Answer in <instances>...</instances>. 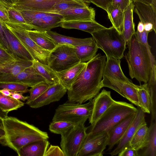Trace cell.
<instances>
[{
	"label": "cell",
	"instance_id": "cell-19",
	"mask_svg": "<svg viewBox=\"0 0 156 156\" xmlns=\"http://www.w3.org/2000/svg\"><path fill=\"white\" fill-rule=\"evenodd\" d=\"M134 11L140 22L144 25L151 24L153 25L154 31L156 33V7L138 1L133 2Z\"/></svg>",
	"mask_w": 156,
	"mask_h": 156
},
{
	"label": "cell",
	"instance_id": "cell-46",
	"mask_svg": "<svg viewBox=\"0 0 156 156\" xmlns=\"http://www.w3.org/2000/svg\"><path fill=\"white\" fill-rule=\"evenodd\" d=\"M97 6L105 10L106 12L112 5V0H87Z\"/></svg>",
	"mask_w": 156,
	"mask_h": 156
},
{
	"label": "cell",
	"instance_id": "cell-47",
	"mask_svg": "<svg viewBox=\"0 0 156 156\" xmlns=\"http://www.w3.org/2000/svg\"><path fill=\"white\" fill-rule=\"evenodd\" d=\"M136 1V0H112V5L117 6L124 12L131 3Z\"/></svg>",
	"mask_w": 156,
	"mask_h": 156
},
{
	"label": "cell",
	"instance_id": "cell-28",
	"mask_svg": "<svg viewBox=\"0 0 156 156\" xmlns=\"http://www.w3.org/2000/svg\"><path fill=\"white\" fill-rule=\"evenodd\" d=\"M30 38L39 46L43 49L51 51L57 44L45 31H40L35 30H27Z\"/></svg>",
	"mask_w": 156,
	"mask_h": 156
},
{
	"label": "cell",
	"instance_id": "cell-42",
	"mask_svg": "<svg viewBox=\"0 0 156 156\" xmlns=\"http://www.w3.org/2000/svg\"><path fill=\"white\" fill-rule=\"evenodd\" d=\"M16 59L3 46H0V69L12 64Z\"/></svg>",
	"mask_w": 156,
	"mask_h": 156
},
{
	"label": "cell",
	"instance_id": "cell-22",
	"mask_svg": "<svg viewBox=\"0 0 156 156\" xmlns=\"http://www.w3.org/2000/svg\"><path fill=\"white\" fill-rule=\"evenodd\" d=\"M86 64V62H80L65 70L56 72L59 82L67 90L70 89Z\"/></svg>",
	"mask_w": 156,
	"mask_h": 156
},
{
	"label": "cell",
	"instance_id": "cell-12",
	"mask_svg": "<svg viewBox=\"0 0 156 156\" xmlns=\"http://www.w3.org/2000/svg\"><path fill=\"white\" fill-rule=\"evenodd\" d=\"M67 91V89L59 82L51 84L40 96L27 105L33 108L41 107L60 100Z\"/></svg>",
	"mask_w": 156,
	"mask_h": 156
},
{
	"label": "cell",
	"instance_id": "cell-18",
	"mask_svg": "<svg viewBox=\"0 0 156 156\" xmlns=\"http://www.w3.org/2000/svg\"><path fill=\"white\" fill-rule=\"evenodd\" d=\"M2 23L9 52L16 59L33 61L34 59L29 52L4 24Z\"/></svg>",
	"mask_w": 156,
	"mask_h": 156
},
{
	"label": "cell",
	"instance_id": "cell-10",
	"mask_svg": "<svg viewBox=\"0 0 156 156\" xmlns=\"http://www.w3.org/2000/svg\"><path fill=\"white\" fill-rule=\"evenodd\" d=\"M101 84V88L105 87L114 90L132 104L141 108L137 92V85L104 75Z\"/></svg>",
	"mask_w": 156,
	"mask_h": 156
},
{
	"label": "cell",
	"instance_id": "cell-36",
	"mask_svg": "<svg viewBox=\"0 0 156 156\" xmlns=\"http://www.w3.org/2000/svg\"><path fill=\"white\" fill-rule=\"evenodd\" d=\"M137 92L141 109L145 113L151 112V99L147 83L137 85Z\"/></svg>",
	"mask_w": 156,
	"mask_h": 156
},
{
	"label": "cell",
	"instance_id": "cell-15",
	"mask_svg": "<svg viewBox=\"0 0 156 156\" xmlns=\"http://www.w3.org/2000/svg\"><path fill=\"white\" fill-rule=\"evenodd\" d=\"M92 113L89 119V123H94L115 101L112 98L111 91L103 89L93 99Z\"/></svg>",
	"mask_w": 156,
	"mask_h": 156
},
{
	"label": "cell",
	"instance_id": "cell-56",
	"mask_svg": "<svg viewBox=\"0 0 156 156\" xmlns=\"http://www.w3.org/2000/svg\"><path fill=\"white\" fill-rule=\"evenodd\" d=\"M8 113L3 111L0 108V118L3 119L6 118L8 116Z\"/></svg>",
	"mask_w": 156,
	"mask_h": 156
},
{
	"label": "cell",
	"instance_id": "cell-3",
	"mask_svg": "<svg viewBox=\"0 0 156 156\" xmlns=\"http://www.w3.org/2000/svg\"><path fill=\"white\" fill-rule=\"evenodd\" d=\"M127 45L128 51L125 57L131 78H135L140 83H147L152 63L156 62L154 56L144 45L138 41L135 33Z\"/></svg>",
	"mask_w": 156,
	"mask_h": 156
},
{
	"label": "cell",
	"instance_id": "cell-33",
	"mask_svg": "<svg viewBox=\"0 0 156 156\" xmlns=\"http://www.w3.org/2000/svg\"><path fill=\"white\" fill-rule=\"evenodd\" d=\"M33 61L17 59L12 64L0 69V73L15 75L32 66Z\"/></svg>",
	"mask_w": 156,
	"mask_h": 156
},
{
	"label": "cell",
	"instance_id": "cell-1",
	"mask_svg": "<svg viewBox=\"0 0 156 156\" xmlns=\"http://www.w3.org/2000/svg\"><path fill=\"white\" fill-rule=\"evenodd\" d=\"M106 57L98 53L86 62L71 87L67 90L68 100L82 104L99 93Z\"/></svg>",
	"mask_w": 156,
	"mask_h": 156
},
{
	"label": "cell",
	"instance_id": "cell-58",
	"mask_svg": "<svg viewBox=\"0 0 156 156\" xmlns=\"http://www.w3.org/2000/svg\"><path fill=\"white\" fill-rule=\"evenodd\" d=\"M0 128L4 129L3 119L0 118Z\"/></svg>",
	"mask_w": 156,
	"mask_h": 156
},
{
	"label": "cell",
	"instance_id": "cell-38",
	"mask_svg": "<svg viewBox=\"0 0 156 156\" xmlns=\"http://www.w3.org/2000/svg\"><path fill=\"white\" fill-rule=\"evenodd\" d=\"M24 104L21 101L14 99L11 96L4 95L0 92V108L3 111L9 113L18 109Z\"/></svg>",
	"mask_w": 156,
	"mask_h": 156
},
{
	"label": "cell",
	"instance_id": "cell-7",
	"mask_svg": "<svg viewBox=\"0 0 156 156\" xmlns=\"http://www.w3.org/2000/svg\"><path fill=\"white\" fill-rule=\"evenodd\" d=\"M74 47L58 44L51 51L48 58V65L56 72L65 70L80 62Z\"/></svg>",
	"mask_w": 156,
	"mask_h": 156
},
{
	"label": "cell",
	"instance_id": "cell-34",
	"mask_svg": "<svg viewBox=\"0 0 156 156\" xmlns=\"http://www.w3.org/2000/svg\"><path fill=\"white\" fill-rule=\"evenodd\" d=\"M107 12L112 26L122 34L124 18V12L117 6L112 5Z\"/></svg>",
	"mask_w": 156,
	"mask_h": 156
},
{
	"label": "cell",
	"instance_id": "cell-41",
	"mask_svg": "<svg viewBox=\"0 0 156 156\" xmlns=\"http://www.w3.org/2000/svg\"><path fill=\"white\" fill-rule=\"evenodd\" d=\"M20 11L22 14L26 23L29 25L34 20L52 13L34 10Z\"/></svg>",
	"mask_w": 156,
	"mask_h": 156
},
{
	"label": "cell",
	"instance_id": "cell-52",
	"mask_svg": "<svg viewBox=\"0 0 156 156\" xmlns=\"http://www.w3.org/2000/svg\"><path fill=\"white\" fill-rule=\"evenodd\" d=\"M18 0H0V3L7 8L12 7Z\"/></svg>",
	"mask_w": 156,
	"mask_h": 156
},
{
	"label": "cell",
	"instance_id": "cell-20",
	"mask_svg": "<svg viewBox=\"0 0 156 156\" xmlns=\"http://www.w3.org/2000/svg\"><path fill=\"white\" fill-rule=\"evenodd\" d=\"M58 14L63 16L64 21L95 20V11L89 6L62 11Z\"/></svg>",
	"mask_w": 156,
	"mask_h": 156
},
{
	"label": "cell",
	"instance_id": "cell-8",
	"mask_svg": "<svg viewBox=\"0 0 156 156\" xmlns=\"http://www.w3.org/2000/svg\"><path fill=\"white\" fill-rule=\"evenodd\" d=\"M83 121L61 135L60 147L64 156H77L87 135L88 127Z\"/></svg>",
	"mask_w": 156,
	"mask_h": 156
},
{
	"label": "cell",
	"instance_id": "cell-27",
	"mask_svg": "<svg viewBox=\"0 0 156 156\" xmlns=\"http://www.w3.org/2000/svg\"><path fill=\"white\" fill-rule=\"evenodd\" d=\"M45 32L53 40L57 45L64 44L74 47L89 43L94 40L92 37L83 39L78 38L61 35L50 30Z\"/></svg>",
	"mask_w": 156,
	"mask_h": 156
},
{
	"label": "cell",
	"instance_id": "cell-9",
	"mask_svg": "<svg viewBox=\"0 0 156 156\" xmlns=\"http://www.w3.org/2000/svg\"><path fill=\"white\" fill-rule=\"evenodd\" d=\"M3 23L27 50L34 59L48 65V58L50 51L43 49L36 44L29 36L27 30L11 27Z\"/></svg>",
	"mask_w": 156,
	"mask_h": 156
},
{
	"label": "cell",
	"instance_id": "cell-14",
	"mask_svg": "<svg viewBox=\"0 0 156 156\" xmlns=\"http://www.w3.org/2000/svg\"><path fill=\"white\" fill-rule=\"evenodd\" d=\"M108 136L104 133L84 141L77 156H102L107 146Z\"/></svg>",
	"mask_w": 156,
	"mask_h": 156
},
{
	"label": "cell",
	"instance_id": "cell-49",
	"mask_svg": "<svg viewBox=\"0 0 156 156\" xmlns=\"http://www.w3.org/2000/svg\"><path fill=\"white\" fill-rule=\"evenodd\" d=\"M0 21L4 23L9 22L7 8L0 3Z\"/></svg>",
	"mask_w": 156,
	"mask_h": 156
},
{
	"label": "cell",
	"instance_id": "cell-53",
	"mask_svg": "<svg viewBox=\"0 0 156 156\" xmlns=\"http://www.w3.org/2000/svg\"><path fill=\"white\" fill-rule=\"evenodd\" d=\"M145 4L156 7V0H136Z\"/></svg>",
	"mask_w": 156,
	"mask_h": 156
},
{
	"label": "cell",
	"instance_id": "cell-21",
	"mask_svg": "<svg viewBox=\"0 0 156 156\" xmlns=\"http://www.w3.org/2000/svg\"><path fill=\"white\" fill-rule=\"evenodd\" d=\"M64 21L63 16L61 15L55 13L36 20L30 25L34 30L40 31H46L58 27Z\"/></svg>",
	"mask_w": 156,
	"mask_h": 156
},
{
	"label": "cell",
	"instance_id": "cell-17",
	"mask_svg": "<svg viewBox=\"0 0 156 156\" xmlns=\"http://www.w3.org/2000/svg\"><path fill=\"white\" fill-rule=\"evenodd\" d=\"M136 113L126 117L113 126L108 131V151H111L119 143L133 120Z\"/></svg>",
	"mask_w": 156,
	"mask_h": 156
},
{
	"label": "cell",
	"instance_id": "cell-45",
	"mask_svg": "<svg viewBox=\"0 0 156 156\" xmlns=\"http://www.w3.org/2000/svg\"><path fill=\"white\" fill-rule=\"evenodd\" d=\"M64 156L62 149L57 146L51 145L47 149L44 156Z\"/></svg>",
	"mask_w": 156,
	"mask_h": 156
},
{
	"label": "cell",
	"instance_id": "cell-26",
	"mask_svg": "<svg viewBox=\"0 0 156 156\" xmlns=\"http://www.w3.org/2000/svg\"><path fill=\"white\" fill-rule=\"evenodd\" d=\"M134 9L133 2H131L124 12V18L122 34L126 45L135 32V24L133 19Z\"/></svg>",
	"mask_w": 156,
	"mask_h": 156
},
{
	"label": "cell",
	"instance_id": "cell-31",
	"mask_svg": "<svg viewBox=\"0 0 156 156\" xmlns=\"http://www.w3.org/2000/svg\"><path fill=\"white\" fill-rule=\"evenodd\" d=\"M148 127L145 122L137 129L130 143V146L137 151L145 148L147 144Z\"/></svg>",
	"mask_w": 156,
	"mask_h": 156
},
{
	"label": "cell",
	"instance_id": "cell-13",
	"mask_svg": "<svg viewBox=\"0 0 156 156\" xmlns=\"http://www.w3.org/2000/svg\"><path fill=\"white\" fill-rule=\"evenodd\" d=\"M145 112L139 107L134 118L128 127L123 136L120 139L115 148L109 154L111 156H115L125 147L130 145L131 140L139 127L146 122Z\"/></svg>",
	"mask_w": 156,
	"mask_h": 156
},
{
	"label": "cell",
	"instance_id": "cell-11",
	"mask_svg": "<svg viewBox=\"0 0 156 156\" xmlns=\"http://www.w3.org/2000/svg\"><path fill=\"white\" fill-rule=\"evenodd\" d=\"M43 82H47L45 79L35 70L32 66L15 75L0 73V83H17L31 87Z\"/></svg>",
	"mask_w": 156,
	"mask_h": 156
},
{
	"label": "cell",
	"instance_id": "cell-16",
	"mask_svg": "<svg viewBox=\"0 0 156 156\" xmlns=\"http://www.w3.org/2000/svg\"><path fill=\"white\" fill-rule=\"evenodd\" d=\"M74 0H18L12 7L19 11L34 10L50 12L55 5Z\"/></svg>",
	"mask_w": 156,
	"mask_h": 156
},
{
	"label": "cell",
	"instance_id": "cell-25",
	"mask_svg": "<svg viewBox=\"0 0 156 156\" xmlns=\"http://www.w3.org/2000/svg\"><path fill=\"white\" fill-rule=\"evenodd\" d=\"M66 29H76L91 34L106 27L95 21H71L62 22L60 26Z\"/></svg>",
	"mask_w": 156,
	"mask_h": 156
},
{
	"label": "cell",
	"instance_id": "cell-5",
	"mask_svg": "<svg viewBox=\"0 0 156 156\" xmlns=\"http://www.w3.org/2000/svg\"><path fill=\"white\" fill-rule=\"evenodd\" d=\"M91 34L98 48L103 51L106 58L120 60L123 57L126 45L122 34L113 26Z\"/></svg>",
	"mask_w": 156,
	"mask_h": 156
},
{
	"label": "cell",
	"instance_id": "cell-6",
	"mask_svg": "<svg viewBox=\"0 0 156 156\" xmlns=\"http://www.w3.org/2000/svg\"><path fill=\"white\" fill-rule=\"evenodd\" d=\"M92 99L85 104L68 100L56 109L52 121H63L79 123L90 117L93 108Z\"/></svg>",
	"mask_w": 156,
	"mask_h": 156
},
{
	"label": "cell",
	"instance_id": "cell-37",
	"mask_svg": "<svg viewBox=\"0 0 156 156\" xmlns=\"http://www.w3.org/2000/svg\"><path fill=\"white\" fill-rule=\"evenodd\" d=\"M90 3L87 0H74L59 3L54 5L50 12L58 14V12L62 11L88 7L89 6Z\"/></svg>",
	"mask_w": 156,
	"mask_h": 156
},
{
	"label": "cell",
	"instance_id": "cell-29",
	"mask_svg": "<svg viewBox=\"0 0 156 156\" xmlns=\"http://www.w3.org/2000/svg\"><path fill=\"white\" fill-rule=\"evenodd\" d=\"M76 55L81 62H86L96 55L98 48L94 40L91 42L74 47Z\"/></svg>",
	"mask_w": 156,
	"mask_h": 156
},
{
	"label": "cell",
	"instance_id": "cell-24",
	"mask_svg": "<svg viewBox=\"0 0 156 156\" xmlns=\"http://www.w3.org/2000/svg\"><path fill=\"white\" fill-rule=\"evenodd\" d=\"M106 58L103 75L128 83H133L123 73L120 66V59L113 58Z\"/></svg>",
	"mask_w": 156,
	"mask_h": 156
},
{
	"label": "cell",
	"instance_id": "cell-30",
	"mask_svg": "<svg viewBox=\"0 0 156 156\" xmlns=\"http://www.w3.org/2000/svg\"><path fill=\"white\" fill-rule=\"evenodd\" d=\"M7 12L9 22L4 23L5 25L27 30L33 29L31 26L26 23L20 11L10 7L7 8Z\"/></svg>",
	"mask_w": 156,
	"mask_h": 156
},
{
	"label": "cell",
	"instance_id": "cell-23",
	"mask_svg": "<svg viewBox=\"0 0 156 156\" xmlns=\"http://www.w3.org/2000/svg\"><path fill=\"white\" fill-rule=\"evenodd\" d=\"M49 144L48 139L32 142L22 147L17 154L19 156H44Z\"/></svg>",
	"mask_w": 156,
	"mask_h": 156
},
{
	"label": "cell",
	"instance_id": "cell-2",
	"mask_svg": "<svg viewBox=\"0 0 156 156\" xmlns=\"http://www.w3.org/2000/svg\"><path fill=\"white\" fill-rule=\"evenodd\" d=\"M5 132L2 144L8 147L18 154L21 148L35 141L48 139V133L32 125L13 117L3 119Z\"/></svg>",
	"mask_w": 156,
	"mask_h": 156
},
{
	"label": "cell",
	"instance_id": "cell-39",
	"mask_svg": "<svg viewBox=\"0 0 156 156\" xmlns=\"http://www.w3.org/2000/svg\"><path fill=\"white\" fill-rule=\"evenodd\" d=\"M79 123L63 121H52L49 125V130L52 133L61 135Z\"/></svg>",
	"mask_w": 156,
	"mask_h": 156
},
{
	"label": "cell",
	"instance_id": "cell-32",
	"mask_svg": "<svg viewBox=\"0 0 156 156\" xmlns=\"http://www.w3.org/2000/svg\"><path fill=\"white\" fill-rule=\"evenodd\" d=\"M32 66L48 83L53 84L59 82L56 72L48 65L44 64L37 59H34L33 61Z\"/></svg>",
	"mask_w": 156,
	"mask_h": 156
},
{
	"label": "cell",
	"instance_id": "cell-59",
	"mask_svg": "<svg viewBox=\"0 0 156 156\" xmlns=\"http://www.w3.org/2000/svg\"><path fill=\"white\" fill-rule=\"evenodd\" d=\"M3 46L0 42V46Z\"/></svg>",
	"mask_w": 156,
	"mask_h": 156
},
{
	"label": "cell",
	"instance_id": "cell-4",
	"mask_svg": "<svg viewBox=\"0 0 156 156\" xmlns=\"http://www.w3.org/2000/svg\"><path fill=\"white\" fill-rule=\"evenodd\" d=\"M137 111V108L131 104L115 101L94 123L89 126L90 129L85 140L107 132L113 126Z\"/></svg>",
	"mask_w": 156,
	"mask_h": 156
},
{
	"label": "cell",
	"instance_id": "cell-57",
	"mask_svg": "<svg viewBox=\"0 0 156 156\" xmlns=\"http://www.w3.org/2000/svg\"><path fill=\"white\" fill-rule=\"evenodd\" d=\"M144 30V27L143 24L140 22L139 23L137 26V31L140 33L142 32Z\"/></svg>",
	"mask_w": 156,
	"mask_h": 156
},
{
	"label": "cell",
	"instance_id": "cell-50",
	"mask_svg": "<svg viewBox=\"0 0 156 156\" xmlns=\"http://www.w3.org/2000/svg\"><path fill=\"white\" fill-rule=\"evenodd\" d=\"M0 42L4 47L9 51V47L5 39L3 25L0 21Z\"/></svg>",
	"mask_w": 156,
	"mask_h": 156
},
{
	"label": "cell",
	"instance_id": "cell-35",
	"mask_svg": "<svg viewBox=\"0 0 156 156\" xmlns=\"http://www.w3.org/2000/svg\"><path fill=\"white\" fill-rule=\"evenodd\" d=\"M145 148L140 155L156 156V121H151L148 127L147 143Z\"/></svg>",
	"mask_w": 156,
	"mask_h": 156
},
{
	"label": "cell",
	"instance_id": "cell-48",
	"mask_svg": "<svg viewBox=\"0 0 156 156\" xmlns=\"http://www.w3.org/2000/svg\"><path fill=\"white\" fill-rule=\"evenodd\" d=\"M119 156H138V151L132 147L130 145L124 148L118 154Z\"/></svg>",
	"mask_w": 156,
	"mask_h": 156
},
{
	"label": "cell",
	"instance_id": "cell-55",
	"mask_svg": "<svg viewBox=\"0 0 156 156\" xmlns=\"http://www.w3.org/2000/svg\"><path fill=\"white\" fill-rule=\"evenodd\" d=\"M5 132L4 129L0 128V144H2L5 138Z\"/></svg>",
	"mask_w": 156,
	"mask_h": 156
},
{
	"label": "cell",
	"instance_id": "cell-40",
	"mask_svg": "<svg viewBox=\"0 0 156 156\" xmlns=\"http://www.w3.org/2000/svg\"><path fill=\"white\" fill-rule=\"evenodd\" d=\"M51 85L46 82H43L31 87L29 91L30 95L27 100L26 104L28 105L37 98Z\"/></svg>",
	"mask_w": 156,
	"mask_h": 156
},
{
	"label": "cell",
	"instance_id": "cell-54",
	"mask_svg": "<svg viewBox=\"0 0 156 156\" xmlns=\"http://www.w3.org/2000/svg\"><path fill=\"white\" fill-rule=\"evenodd\" d=\"M0 92L6 96H10L12 94L11 91L6 89H0Z\"/></svg>",
	"mask_w": 156,
	"mask_h": 156
},
{
	"label": "cell",
	"instance_id": "cell-44",
	"mask_svg": "<svg viewBox=\"0 0 156 156\" xmlns=\"http://www.w3.org/2000/svg\"><path fill=\"white\" fill-rule=\"evenodd\" d=\"M149 33L144 30L143 32L140 33L138 31L135 32V34L138 40L141 43L144 45L147 48L149 52L151 53V47L147 41V37Z\"/></svg>",
	"mask_w": 156,
	"mask_h": 156
},
{
	"label": "cell",
	"instance_id": "cell-43",
	"mask_svg": "<svg viewBox=\"0 0 156 156\" xmlns=\"http://www.w3.org/2000/svg\"><path fill=\"white\" fill-rule=\"evenodd\" d=\"M27 86L14 83H0V89H6L11 91L25 93L29 92Z\"/></svg>",
	"mask_w": 156,
	"mask_h": 156
},
{
	"label": "cell",
	"instance_id": "cell-51",
	"mask_svg": "<svg viewBox=\"0 0 156 156\" xmlns=\"http://www.w3.org/2000/svg\"><path fill=\"white\" fill-rule=\"evenodd\" d=\"M10 96L14 99L23 101L27 100L28 97L23 96L22 93L12 91Z\"/></svg>",
	"mask_w": 156,
	"mask_h": 156
}]
</instances>
